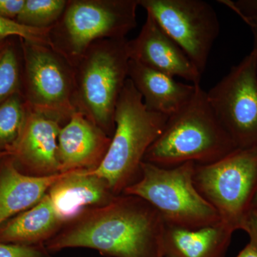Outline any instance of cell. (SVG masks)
Instances as JSON below:
<instances>
[{"instance_id": "obj_5", "label": "cell", "mask_w": 257, "mask_h": 257, "mask_svg": "<svg viewBox=\"0 0 257 257\" xmlns=\"http://www.w3.org/2000/svg\"><path fill=\"white\" fill-rule=\"evenodd\" d=\"M138 0H68L49 46L74 67L94 42L126 38L138 25Z\"/></svg>"}, {"instance_id": "obj_11", "label": "cell", "mask_w": 257, "mask_h": 257, "mask_svg": "<svg viewBox=\"0 0 257 257\" xmlns=\"http://www.w3.org/2000/svg\"><path fill=\"white\" fill-rule=\"evenodd\" d=\"M130 60L171 77L200 85L202 74L181 47L147 13L146 21L136 38L128 42Z\"/></svg>"}, {"instance_id": "obj_30", "label": "cell", "mask_w": 257, "mask_h": 257, "mask_svg": "<svg viewBox=\"0 0 257 257\" xmlns=\"http://www.w3.org/2000/svg\"><path fill=\"white\" fill-rule=\"evenodd\" d=\"M9 156H11V154H10V152L0 151V162L4 160L5 158H6V157Z\"/></svg>"}, {"instance_id": "obj_31", "label": "cell", "mask_w": 257, "mask_h": 257, "mask_svg": "<svg viewBox=\"0 0 257 257\" xmlns=\"http://www.w3.org/2000/svg\"><path fill=\"white\" fill-rule=\"evenodd\" d=\"M8 43V40H4V41H0V52H2V50L4 49L5 45Z\"/></svg>"}, {"instance_id": "obj_8", "label": "cell", "mask_w": 257, "mask_h": 257, "mask_svg": "<svg viewBox=\"0 0 257 257\" xmlns=\"http://www.w3.org/2000/svg\"><path fill=\"white\" fill-rule=\"evenodd\" d=\"M20 40L21 93L27 105L63 126L77 111L74 67L49 45Z\"/></svg>"}, {"instance_id": "obj_24", "label": "cell", "mask_w": 257, "mask_h": 257, "mask_svg": "<svg viewBox=\"0 0 257 257\" xmlns=\"http://www.w3.org/2000/svg\"><path fill=\"white\" fill-rule=\"evenodd\" d=\"M251 28H257V0H219Z\"/></svg>"}, {"instance_id": "obj_13", "label": "cell", "mask_w": 257, "mask_h": 257, "mask_svg": "<svg viewBox=\"0 0 257 257\" xmlns=\"http://www.w3.org/2000/svg\"><path fill=\"white\" fill-rule=\"evenodd\" d=\"M111 140L85 115L76 111L59 135L60 173L96 170L106 156Z\"/></svg>"}, {"instance_id": "obj_10", "label": "cell", "mask_w": 257, "mask_h": 257, "mask_svg": "<svg viewBox=\"0 0 257 257\" xmlns=\"http://www.w3.org/2000/svg\"><path fill=\"white\" fill-rule=\"evenodd\" d=\"M216 117L237 149L257 147L256 52L252 49L207 92Z\"/></svg>"}, {"instance_id": "obj_18", "label": "cell", "mask_w": 257, "mask_h": 257, "mask_svg": "<svg viewBox=\"0 0 257 257\" xmlns=\"http://www.w3.org/2000/svg\"><path fill=\"white\" fill-rule=\"evenodd\" d=\"M63 225L47 193L34 207L12 218L0 227V243L45 244Z\"/></svg>"}, {"instance_id": "obj_1", "label": "cell", "mask_w": 257, "mask_h": 257, "mask_svg": "<svg viewBox=\"0 0 257 257\" xmlns=\"http://www.w3.org/2000/svg\"><path fill=\"white\" fill-rule=\"evenodd\" d=\"M165 226L151 204L121 194L66 223L45 246L50 253L88 248L107 257H161Z\"/></svg>"}, {"instance_id": "obj_14", "label": "cell", "mask_w": 257, "mask_h": 257, "mask_svg": "<svg viewBox=\"0 0 257 257\" xmlns=\"http://www.w3.org/2000/svg\"><path fill=\"white\" fill-rule=\"evenodd\" d=\"M56 214L65 224L89 208L110 203L116 194L109 184L89 171L67 172L47 192Z\"/></svg>"}, {"instance_id": "obj_23", "label": "cell", "mask_w": 257, "mask_h": 257, "mask_svg": "<svg viewBox=\"0 0 257 257\" xmlns=\"http://www.w3.org/2000/svg\"><path fill=\"white\" fill-rule=\"evenodd\" d=\"M0 257H51L45 244L20 245L0 243Z\"/></svg>"}, {"instance_id": "obj_2", "label": "cell", "mask_w": 257, "mask_h": 257, "mask_svg": "<svg viewBox=\"0 0 257 257\" xmlns=\"http://www.w3.org/2000/svg\"><path fill=\"white\" fill-rule=\"evenodd\" d=\"M236 150L237 147L216 117L207 92L199 85L188 102L169 116L144 162L164 168L187 162L209 165Z\"/></svg>"}, {"instance_id": "obj_12", "label": "cell", "mask_w": 257, "mask_h": 257, "mask_svg": "<svg viewBox=\"0 0 257 257\" xmlns=\"http://www.w3.org/2000/svg\"><path fill=\"white\" fill-rule=\"evenodd\" d=\"M62 127L58 121L28 108L23 132L10 151L17 168L34 177L60 174L57 150Z\"/></svg>"}, {"instance_id": "obj_22", "label": "cell", "mask_w": 257, "mask_h": 257, "mask_svg": "<svg viewBox=\"0 0 257 257\" xmlns=\"http://www.w3.org/2000/svg\"><path fill=\"white\" fill-rule=\"evenodd\" d=\"M50 29L28 28L16 20L0 18V41L7 40L9 37H18L26 41L49 45Z\"/></svg>"}, {"instance_id": "obj_17", "label": "cell", "mask_w": 257, "mask_h": 257, "mask_svg": "<svg viewBox=\"0 0 257 257\" xmlns=\"http://www.w3.org/2000/svg\"><path fill=\"white\" fill-rule=\"evenodd\" d=\"M234 231L221 221L196 229L165 224L162 252L170 257H224Z\"/></svg>"}, {"instance_id": "obj_21", "label": "cell", "mask_w": 257, "mask_h": 257, "mask_svg": "<svg viewBox=\"0 0 257 257\" xmlns=\"http://www.w3.org/2000/svg\"><path fill=\"white\" fill-rule=\"evenodd\" d=\"M22 72L16 49L8 42L0 52V104L21 92Z\"/></svg>"}, {"instance_id": "obj_16", "label": "cell", "mask_w": 257, "mask_h": 257, "mask_svg": "<svg viewBox=\"0 0 257 257\" xmlns=\"http://www.w3.org/2000/svg\"><path fill=\"white\" fill-rule=\"evenodd\" d=\"M128 77L143 96L147 109L168 117L188 102L199 86L177 82L171 76L132 60Z\"/></svg>"}, {"instance_id": "obj_29", "label": "cell", "mask_w": 257, "mask_h": 257, "mask_svg": "<svg viewBox=\"0 0 257 257\" xmlns=\"http://www.w3.org/2000/svg\"><path fill=\"white\" fill-rule=\"evenodd\" d=\"M251 209L257 211V190L255 193L254 197L253 198L252 202H251Z\"/></svg>"}, {"instance_id": "obj_28", "label": "cell", "mask_w": 257, "mask_h": 257, "mask_svg": "<svg viewBox=\"0 0 257 257\" xmlns=\"http://www.w3.org/2000/svg\"><path fill=\"white\" fill-rule=\"evenodd\" d=\"M253 37V49L256 52V74L257 79V28H251Z\"/></svg>"}, {"instance_id": "obj_26", "label": "cell", "mask_w": 257, "mask_h": 257, "mask_svg": "<svg viewBox=\"0 0 257 257\" xmlns=\"http://www.w3.org/2000/svg\"><path fill=\"white\" fill-rule=\"evenodd\" d=\"M243 231L249 236V243L257 251V211L253 210L248 213L243 224Z\"/></svg>"}, {"instance_id": "obj_15", "label": "cell", "mask_w": 257, "mask_h": 257, "mask_svg": "<svg viewBox=\"0 0 257 257\" xmlns=\"http://www.w3.org/2000/svg\"><path fill=\"white\" fill-rule=\"evenodd\" d=\"M66 173L34 177L20 172L9 156L0 162V227L34 207Z\"/></svg>"}, {"instance_id": "obj_6", "label": "cell", "mask_w": 257, "mask_h": 257, "mask_svg": "<svg viewBox=\"0 0 257 257\" xmlns=\"http://www.w3.org/2000/svg\"><path fill=\"white\" fill-rule=\"evenodd\" d=\"M196 164L164 168L143 162L138 182L123 192L146 201L165 224L196 229L220 221L215 209L198 192L194 182Z\"/></svg>"}, {"instance_id": "obj_32", "label": "cell", "mask_w": 257, "mask_h": 257, "mask_svg": "<svg viewBox=\"0 0 257 257\" xmlns=\"http://www.w3.org/2000/svg\"><path fill=\"white\" fill-rule=\"evenodd\" d=\"M161 257H170V256H166V255H163V256H162Z\"/></svg>"}, {"instance_id": "obj_25", "label": "cell", "mask_w": 257, "mask_h": 257, "mask_svg": "<svg viewBox=\"0 0 257 257\" xmlns=\"http://www.w3.org/2000/svg\"><path fill=\"white\" fill-rule=\"evenodd\" d=\"M25 2V0H0V18L16 20Z\"/></svg>"}, {"instance_id": "obj_27", "label": "cell", "mask_w": 257, "mask_h": 257, "mask_svg": "<svg viewBox=\"0 0 257 257\" xmlns=\"http://www.w3.org/2000/svg\"><path fill=\"white\" fill-rule=\"evenodd\" d=\"M236 257H257V251L248 243Z\"/></svg>"}, {"instance_id": "obj_4", "label": "cell", "mask_w": 257, "mask_h": 257, "mask_svg": "<svg viewBox=\"0 0 257 257\" xmlns=\"http://www.w3.org/2000/svg\"><path fill=\"white\" fill-rule=\"evenodd\" d=\"M126 38L93 43L74 66L76 109L113 136L116 104L128 77Z\"/></svg>"}, {"instance_id": "obj_7", "label": "cell", "mask_w": 257, "mask_h": 257, "mask_svg": "<svg viewBox=\"0 0 257 257\" xmlns=\"http://www.w3.org/2000/svg\"><path fill=\"white\" fill-rule=\"evenodd\" d=\"M194 182L221 222L242 230L257 190V147L237 149L213 163L196 165Z\"/></svg>"}, {"instance_id": "obj_3", "label": "cell", "mask_w": 257, "mask_h": 257, "mask_svg": "<svg viewBox=\"0 0 257 257\" xmlns=\"http://www.w3.org/2000/svg\"><path fill=\"white\" fill-rule=\"evenodd\" d=\"M168 116L149 110L143 96L128 78L115 111V130L106 156L96 170L116 195L141 176V166L152 144L163 132Z\"/></svg>"}, {"instance_id": "obj_19", "label": "cell", "mask_w": 257, "mask_h": 257, "mask_svg": "<svg viewBox=\"0 0 257 257\" xmlns=\"http://www.w3.org/2000/svg\"><path fill=\"white\" fill-rule=\"evenodd\" d=\"M28 106L21 92L0 104V151L10 152L25 126Z\"/></svg>"}, {"instance_id": "obj_20", "label": "cell", "mask_w": 257, "mask_h": 257, "mask_svg": "<svg viewBox=\"0 0 257 257\" xmlns=\"http://www.w3.org/2000/svg\"><path fill=\"white\" fill-rule=\"evenodd\" d=\"M67 0H25L16 21L28 28L50 29L60 20Z\"/></svg>"}, {"instance_id": "obj_9", "label": "cell", "mask_w": 257, "mask_h": 257, "mask_svg": "<svg viewBox=\"0 0 257 257\" xmlns=\"http://www.w3.org/2000/svg\"><path fill=\"white\" fill-rule=\"evenodd\" d=\"M201 74L219 34L215 10L203 0H138Z\"/></svg>"}]
</instances>
